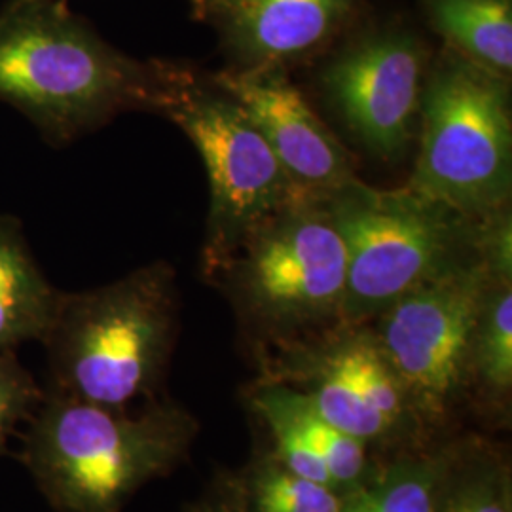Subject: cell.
<instances>
[{"instance_id":"obj_1","label":"cell","mask_w":512,"mask_h":512,"mask_svg":"<svg viewBox=\"0 0 512 512\" xmlns=\"http://www.w3.org/2000/svg\"><path fill=\"white\" fill-rule=\"evenodd\" d=\"M184 73L116 50L65 0L0 6V103L21 112L54 147L124 112L162 114Z\"/></svg>"},{"instance_id":"obj_2","label":"cell","mask_w":512,"mask_h":512,"mask_svg":"<svg viewBox=\"0 0 512 512\" xmlns=\"http://www.w3.org/2000/svg\"><path fill=\"white\" fill-rule=\"evenodd\" d=\"M200 429L165 395L114 408L46 393L19 461L54 511L124 512L139 490L183 467Z\"/></svg>"},{"instance_id":"obj_3","label":"cell","mask_w":512,"mask_h":512,"mask_svg":"<svg viewBox=\"0 0 512 512\" xmlns=\"http://www.w3.org/2000/svg\"><path fill=\"white\" fill-rule=\"evenodd\" d=\"M205 275L228 296L262 363L346 327L348 255L325 196L287 203Z\"/></svg>"},{"instance_id":"obj_4","label":"cell","mask_w":512,"mask_h":512,"mask_svg":"<svg viewBox=\"0 0 512 512\" xmlns=\"http://www.w3.org/2000/svg\"><path fill=\"white\" fill-rule=\"evenodd\" d=\"M179 334L175 270L154 262L109 285L61 293L40 344L48 395L126 408L162 397Z\"/></svg>"},{"instance_id":"obj_5","label":"cell","mask_w":512,"mask_h":512,"mask_svg":"<svg viewBox=\"0 0 512 512\" xmlns=\"http://www.w3.org/2000/svg\"><path fill=\"white\" fill-rule=\"evenodd\" d=\"M423 82L420 152L406 188L473 222L509 207V76L444 46Z\"/></svg>"},{"instance_id":"obj_6","label":"cell","mask_w":512,"mask_h":512,"mask_svg":"<svg viewBox=\"0 0 512 512\" xmlns=\"http://www.w3.org/2000/svg\"><path fill=\"white\" fill-rule=\"evenodd\" d=\"M348 255L344 325L372 323L425 281L478 256L476 222L410 188L359 179L325 196Z\"/></svg>"},{"instance_id":"obj_7","label":"cell","mask_w":512,"mask_h":512,"mask_svg":"<svg viewBox=\"0 0 512 512\" xmlns=\"http://www.w3.org/2000/svg\"><path fill=\"white\" fill-rule=\"evenodd\" d=\"M492 279L473 256L404 294L368 323L427 444L456 437L469 412V355Z\"/></svg>"},{"instance_id":"obj_8","label":"cell","mask_w":512,"mask_h":512,"mask_svg":"<svg viewBox=\"0 0 512 512\" xmlns=\"http://www.w3.org/2000/svg\"><path fill=\"white\" fill-rule=\"evenodd\" d=\"M215 90L186 69L162 110L192 141L207 171L211 213L203 272L228 255L256 224L308 194L293 183L245 110L217 86Z\"/></svg>"},{"instance_id":"obj_9","label":"cell","mask_w":512,"mask_h":512,"mask_svg":"<svg viewBox=\"0 0 512 512\" xmlns=\"http://www.w3.org/2000/svg\"><path fill=\"white\" fill-rule=\"evenodd\" d=\"M425 67L427 48L414 31L376 27L330 57L321 86L366 147L397 158L408 148L420 114Z\"/></svg>"},{"instance_id":"obj_10","label":"cell","mask_w":512,"mask_h":512,"mask_svg":"<svg viewBox=\"0 0 512 512\" xmlns=\"http://www.w3.org/2000/svg\"><path fill=\"white\" fill-rule=\"evenodd\" d=\"M211 82L245 110L300 190L329 196L357 181L348 150L294 88L285 69L238 67L215 74Z\"/></svg>"},{"instance_id":"obj_11","label":"cell","mask_w":512,"mask_h":512,"mask_svg":"<svg viewBox=\"0 0 512 512\" xmlns=\"http://www.w3.org/2000/svg\"><path fill=\"white\" fill-rule=\"evenodd\" d=\"M361 0H190L243 69H285L323 50Z\"/></svg>"},{"instance_id":"obj_12","label":"cell","mask_w":512,"mask_h":512,"mask_svg":"<svg viewBox=\"0 0 512 512\" xmlns=\"http://www.w3.org/2000/svg\"><path fill=\"white\" fill-rule=\"evenodd\" d=\"M61 291L42 274L14 217L0 215V351L40 342Z\"/></svg>"},{"instance_id":"obj_13","label":"cell","mask_w":512,"mask_h":512,"mask_svg":"<svg viewBox=\"0 0 512 512\" xmlns=\"http://www.w3.org/2000/svg\"><path fill=\"white\" fill-rule=\"evenodd\" d=\"M469 410L501 425L511 420L512 281L492 279L469 355Z\"/></svg>"},{"instance_id":"obj_14","label":"cell","mask_w":512,"mask_h":512,"mask_svg":"<svg viewBox=\"0 0 512 512\" xmlns=\"http://www.w3.org/2000/svg\"><path fill=\"white\" fill-rule=\"evenodd\" d=\"M458 437L380 463L363 488L346 495L342 512H435Z\"/></svg>"},{"instance_id":"obj_15","label":"cell","mask_w":512,"mask_h":512,"mask_svg":"<svg viewBox=\"0 0 512 512\" xmlns=\"http://www.w3.org/2000/svg\"><path fill=\"white\" fill-rule=\"evenodd\" d=\"M444 46L494 71L512 73V0H421Z\"/></svg>"},{"instance_id":"obj_16","label":"cell","mask_w":512,"mask_h":512,"mask_svg":"<svg viewBox=\"0 0 512 512\" xmlns=\"http://www.w3.org/2000/svg\"><path fill=\"white\" fill-rule=\"evenodd\" d=\"M435 512H512V469L503 446L458 437Z\"/></svg>"},{"instance_id":"obj_17","label":"cell","mask_w":512,"mask_h":512,"mask_svg":"<svg viewBox=\"0 0 512 512\" xmlns=\"http://www.w3.org/2000/svg\"><path fill=\"white\" fill-rule=\"evenodd\" d=\"M245 512H342L346 495L294 475L272 454L256 456L226 475Z\"/></svg>"},{"instance_id":"obj_18","label":"cell","mask_w":512,"mask_h":512,"mask_svg":"<svg viewBox=\"0 0 512 512\" xmlns=\"http://www.w3.org/2000/svg\"><path fill=\"white\" fill-rule=\"evenodd\" d=\"M285 387L294 420L300 425L311 448L325 463L334 488L342 495L363 488L380 467L372 448L317 416L298 389L287 384Z\"/></svg>"},{"instance_id":"obj_19","label":"cell","mask_w":512,"mask_h":512,"mask_svg":"<svg viewBox=\"0 0 512 512\" xmlns=\"http://www.w3.org/2000/svg\"><path fill=\"white\" fill-rule=\"evenodd\" d=\"M44 389L21 365L16 353L0 351V456L19 427L35 416L44 401Z\"/></svg>"},{"instance_id":"obj_20","label":"cell","mask_w":512,"mask_h":512,"mask_svg":"<svg viewBox=\"0 0 512 512\" xmlns=\"http://www.w3.org/2000/svg\"><path fill=\"white\" fill-rule=\"evenodd\" d=\"M475 245L480 262L492 277L512 281L511 207L476 220Z\"/></svg>"},{"instance_id":"obj_21","label":"cell","mask_w":512,"mask_h":512,"mask_svg":"<svg viewBox=\"0 0 512 512\" xmlns=\"http://www.w3.org/2000/svg\"><path fill=\"white\" fill-rule=\"evenodd\" d=\"M183 512H245L238 497L234 494L226 475L219 476L215 484L200 495L196 501L188 503Z\"/></svg>"},{"instance_id":"obj_22","label":"cell","mask_w":512,"mask_h":512,"mask_svg":"<svg viewBox=\"0 0 512 512\" xmlns=\"http://www.w3.org/2000/svg\"><path fill=\"white\" fill-rule=\"evenodd\" d=\"M65 2H67V0H65Z\"/></svg>"}]
</instances>
